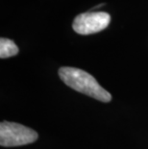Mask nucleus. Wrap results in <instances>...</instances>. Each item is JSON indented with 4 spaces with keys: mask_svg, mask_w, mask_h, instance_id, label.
I'll use <instances>...</instances> for the list:
<instances>
[{
    "mask_svg": "<svg viewBox=\"0 0 148 149\" xmlns=\"http://www.w3.org/2000/svg\"><path fill=\"white\" fill-rule=\"evenodd\" d=\"M59 76L65 85L74 91L105 103L112 100L111 93L102 88L92 75L82 69L64 66L59 69Z\"/></svg>",
    "mask_w": 148,
    "mask_h": 149,
    "instance_id": "1",
    "label": "nucleus"
},
{
    "mask_svg": "<svg viewBox=\"0 0 148 149\" xmlns=\"http://www.w3.org/2000/svg\"><path fill=\"white\" fill-rule=\"evenodd\" d=\"M38 139L35 130L15 122L3 121L0 124V144L4 147L21 146L33 143Z\"/></svg>",
    "mask_w": 148,
    "mask_h": 149,
    "instance_id": "2",
    "label": "nucleus"
},
{
    "mask_svg": "<svg viewBox=\"0 0 148 149\" xmlns=\"http://www.w3.org/2000/svg\"><path fill=\"white\" fill-rule=\"evenodd\" d=\"M111 21V15L105 12L84 13L75 17L72 28L77 34L91 35L106 29Z\"/></svg>",
    "mask_w": 148,
    "mask_h": 149,
    "instance_id": "3",
    "label": "nucleus"
},
{
    "mask_svg": "<svg viewBox=\"0 0 148 149\" xmlns=\"http://www.w3.org/2000/svg\"><path fill=\"white\" fill-rule=\"evenodd\" d=\"M19 51L17 45L12 40L1 38L0 40V58L6 59L15 56Z\"/></svg>",
    "mask_w": 148,
    "mask_h": 149,
    "instance_id": "4",
    "label": "nucleus"
}]
</instances>
